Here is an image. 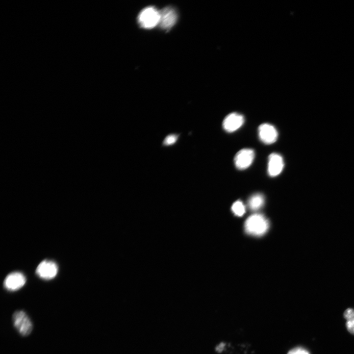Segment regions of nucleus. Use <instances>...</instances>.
<instances>
[{
	"label": "nucleus",
	"mask_w": 354,
	"mask_h": 354,
	"mask_svg": "<svg viewBox=\"0 0 354 354\" xmlns=\"http://www.w3.org/2000/svg\"><path fill=\"white\" fill-rule=\"evenodd\" d=\"M344 318L348 321L354 319V310L352 308H348L344 313Z\"/></svg>",
	"instance_id": "obj_15"
},
{
	"label": "nucleus",
	"mask_w": 354,
	"mask_h": 354,
	"mask_svg": "<svg viewBox=\"0 0 354 354\" xmlns=\"http://www.w3.org/2000/svg\"><path fill=\"white\" fill-rule=\"evenodd\" d=\"M159 25L163 29L168 30L176 24L178 16L173 8L167 7L161 12Z\"/></svg>",
	"instance_id": "obj_6"
},
{
	"label": "nucleus",
	"mask_w": 354,
	"mask_h": 354,
	"mask_svg": "<svg viewBox=\"0 0 354 354\" xmlns=\"http://www.w3.org/2000/svg\"><path fill=\"white\" fill-rule=\"evenodd\" d=\"M26 281L25 276L21 273L14 272L9 274L4 281V286L9 291H16L22 288Z\"/></svg>",
	"instance_id": "obj_8"
},
{
	"label": "nucleus",
	"mask_w": 354,
	"mask_h": 354,
	"mask_svg": "<svg viewBox=\"0 0 354 354\" xmlns=\"http://www.w3.org/2000/svg\"><path fill=\"white\" fill-rule=\"evenodd\" d=\"M160 19V12L153 7H149L144 9L140 13L138 21L141 27L152 29L159 25Z\"/></svg>",
	"instance_id": "obj_3"
},
{
	"label": "nucleus",
	"mask_w": 354,
	"mask_h": 354,
	"mask_svg": "<svg viewBox=\"0 0 354 354\" xmlns=\"http://www.w3.org/2000/svg\"><path fill=\"white\" fill-rule=\"evenodd\" d=\"M255 157L254 151L250 149H244L237 153L234 158L236 167L239 170H245L252 164Z\"/></svg>",
	"instance_id": "obj_4"
},
{
	"label": "nucleus",
	"mask_w": 354,
	"mask_h": 354,
	"mask_svg": "<svg viewBox=\"0 0 354 354\" xmlns=\"http://www.w3.org/2000/svg\"><path fill=\"white\" fill-rule=\"evenodd\" d=\"M178 136L176 134H170L168 135L163 141V145L165 146H171L175 144Z\"/></svg>",
	"instance_id": "obj_13"
},
{
	"label": "nucleus",
	"mask_w": 354,
	"mask_h": 354,
	"mask_svg": "<svg viewBox=\"0 0 354 354\" xmlns=\"http://www.w3.org/2000/svg\"><path fill=\"white\" fill-rule=\"evenodd\" d=\"M225 346L226 344L225 343H221L216 347V351L219 353L222 352V351L224 350Z\"/></svg>",
	"instance_id": "obj_17"
},
{
	"label": "nucleus",
	"mask_w": 354,
	"mask_h": 354,
	"mask_svg": "<svg viewBox=\"0 0 354 354\" xmlns=\"http://www.w3.org/2000/svg\"><path fill=\"white\" fill-rule=\"evenodd\" d=\"M232 210L236 216L239 217L243 216L246 212L245 207L240 201H238L233 204Z\"/></svg>",
	"instance_id": "obj_12"
},
{
	"label": "nucleus",
	"mask_w": 354,
	"mask_h": 354,
	"mask_svg": "<svg viewBox=\"0 0 354 354\" xmlns=\"http://www.w3.org/2000/svg\"><path fill=\"white\" fill-rule=\"evenodd\" d=\"M13 321L14 327L19 333L23 336L30 335L33 329V323L24 310H18L13 315Z\"/></svg>",
	"instance_id": "obj_2"
},
{
	"label": "nucleus",
	"mask_w": 354,
	"mask_h": 354,
	"mask_svg": "<svg viewBox=\"0 0 354 354\" xmlns=\"http://www.w3.org/2000/svg\"><path fill=\"white\" fill-rule=\"evenodd\" d=\"M264 202L265 200L263 195L256 194L253 195L250 199L248 202V206L251 210L256 211L263 206Z\"/></svg>",
	"instance_id": "obj_11"
},
{
	"label": "nucleus",
	"mask_w": 354,
	"mask_h": 354,
	"mask_svg": "<svg viewBox=\"0 0 354 354\" xmlns=\"http://www.w3.org/2000/svg\"><path fill=\"white\" fill-rule=\"evenodd\" d=\"M258 134L261 141L266 144L275 143L278 137L276 128L269 124H263L259 126Z\"/></svg>",
	"instance_id": "obj_7"
},
{
	"label": "nucleus",
	"mask_w": 354,
	"mask_h": 354,
	"mask_svg": "<svg viewBox=\"0 0 354 354\" xmlns=\"http://www.w3.org/2000/svg\"><path fill=\"white\" fill-rule=\"evenodd\" d=\"M287 354H310L307 350L302 347H297L291 350Z\"/></svg>",
	"instance_id": "obj_14"
},
{
	"label": "nucleus",
	"mask_w": 354,
	"mask_h": 354,
	"mask_svg": "<svg viewBox=\"0 0 354 354\" xmlns=\"http://www.w3.org/2000/svg\"><path fill=\"white\" fill-rule=\"evenodd\" d=\"M58 271V266L55 262L50 260H45L38 266L36 273L40 278L49 280L54 278Z\"/></svg>",
	"instance_id": "obj_5"
},
{
	"label": "nucleus",
	"mask_w": 354,
	"mask_h": 354,
	"mask_svg": "<svg viewBox=\"0 0 354 354\" xmlns=\"http://www.w3.org/2000/svg\"><path fill=\"white\" fill-rule=\"evenodd\" d=\"M284 167V161L282 157L279 154L273 153L269 157L268 171L269 175L272 177L279 175Z\"/></svg>",
	"instance_id": "obj_10"
},
{
	"label": "nucleus",
	"mask_w": 354,
	"mask_h": 354,
	"mask_svg": "<svg viewBox=\"0 0 354 354\" xmlns=\"http://www.w3.org/2000/svg\"><path fill=\"white\" fill-rule=\"evenodd\" d=\"M269 228L268 220L261 214H254L249 217L245 223L246 232L251 235L261 236L267 232Z\"/></svg>",
	"instance_id": "obj_1"
},
{
	"label": "nucleus",
	"mask_w": 354,
	"mask_h": 354,
	"mask_svg": "<svg viewBox=\"0 0 354 354\" xmlns=\"http://www.w3.org/2000/svg\"><path fill=\"white\" fill-rule=\"evenodd\" d=\"M346 326L348 330L354 334V319L347 321Z\"/></svg>",
	"instance_id": "obj_16"
},
{
	"label": "nucleus",
	"mask_w": 354,
	"mask_h": 354,
	"mask_svg": "<svg viewBox=\"0 0 354 354\" xmlns=\"http://www.w3.org/2000/svg\"><path fill=\"white\" fill-rule=\"evenodd\" d=\"M245 119L243 115L237 113L228 115L223 122V127L228 132H233L240 128L244 124Z\"/></svg>",
	"instance_id": "obj_9"
}]
</instances>
